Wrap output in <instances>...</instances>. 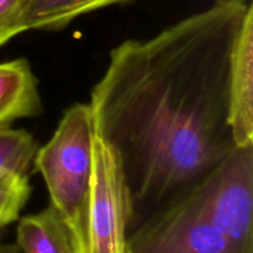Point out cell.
I'll list each match as a JSON object with an SVG mask.
<instances>
[{
  "instance_id": "1",
  "label": "cell",
  "mask_w": 253,
  "mask_h": 253,
  "mask_svg": "<svg viewBox=\"0 0 253 253\" xmlns=\"http://www.w3.org/2000/svg\"><path fill=\"white\" fill-rule=\"evenodd\" d=\"M251 9L247 0H214L109 53L88 104L94 130L121 161L132 205L130 230L236 147L229 124L230 62Z\"/></svg>"
},
{
  "instance_id": "2",
  "label": "cell",
  "mask_w": 253,
  "mask_h": 253,
  "mask_svg": "<svg viewBox=\"0 0 253 253\" xmlns=\"http://www.w3.org/2000/svg\"><path fill=\"white\" fill-rule=\"evenodd\" d=\"M94 124L89 104L64 111L34 165L49 195V205L66 225L73 253H86V215L93 173Z\"/></svg>"
},
{
  "instance_id": "3",
  "label": "cell",
  "mask_w": 253,
  "mask_h": 253,
  "mask_svg": "<svg viewBox=\"0 0 253 253\" xmlns=\"http://www.w3.org/2000/svg\"><path fill=\"white\" fill-rule=\"evenodd\" d=\"M185 192L217 231L253 250V143L235 147Z\"/></svg>"
},
{
  "instance_id": "4",
  "label": "cell",
  "mask_w": 253,
  "mask_h": 253,
  "mask_svg": "<svg viewBox=\"0 0 253 253\" xmlns=\"http://www.w3.org/2000/svg\"><path fill=\"white\" fill-rule=\"evenodd\" d=\"M125 253H253L207 221L185 190L128 231Z\"/></svg>"
},
{
  "instance_id": "5",
  "label": "cell",
  "mask_w": 253,
  "mask_h": 253,
  "mask_svg": "<svg viewBox=\"0 0 253 253\" xmlns=\"http://www.w3.org/2000/svg\"><path fill=\"white\" fill-rule=\"evenodd\" d=\"M131 222L132 205L121 161L115 148L95 132L86 253H125Z\"/></svg>"
},
{
  "instance_id": "6",
  "label": "cell",
  "mask_w": 253,
  "mask_h": 253,
  "mask_svg": "<svg viewBox=\"0 0 253 253\" xmlns=\"http://www.w3.org/2000/svg\"><path fill=\"white\" fill-rule=\"evenodd\" d=\"M229 124L236 147L253 143V9L245 17L232 48Z\"/></svg>"
},
{
  "instance_id": "7",
  "label": "cell",
  "mask_w": 253,
  "mask_h": 253,
  "mask_svg": "<svg viewBox=\"0 0 253 253\" xmlns=\"http://www.w3.org/2000/svg\"><path fill=\"white\" fill-rule=\"evenodd\" d=\"M39 82L26 58L0 63V131L20 119L41 115Z\"/></svg>"
},
{
  "instance_id": "8",
  "label": "cell",
  "mask_w": 253,
  "mask_h": 253,
  "mask_svg": "<svg viewBox=\"0 0 253 253\" xmlns=\"http://www.w3.org/2000/svg\"><path fill=\"white\" fill-rule=\"evenodd\" d=\"M16 245L24 253L73 252L68 230L51 205L37 214L20 219Z\"/></svg>"
},
{
  "instance_id": "9",
  "label": "cell",
  "mask_w": 253,
  "mask_h": 253,
  "mask_svg": "<svg viewBox=\"0 0 253 253\" xmlns=\"http://www.w3.org/2000/svg\"><path fill=\"white\" fill-rule=\"evenodd\" d=\"M130 0H29L21 16L22 32L59 30L82 15Z\"/></svg>"
},
{
  "instance_id": "10",
  "label": "cell",
  "mask_w": 253,
  "mask_h": 253,
  "mask_svg": "<svg viewBox=\"0 0 253 253\" xmlns=\"http://www.w3.org/2000/svg\"><path fill=\"white\" fill-rule=\"evenodd\" d=\"M39 146L34 136L22 128L0 131V178L4 175L29 174Z\"/></svg>"
},
{
  "instance_id": "11",
  "label": "cell",
  "mask_w": 253,
  "mask_h": 253,
  "mask_svg": "<svg viewBox=\"0 0 253 253\" xmlns=\"http://www.w3.org/2000/svg\"><path fill=\"white\" fill-rule=\"evenodd\" d=\"M31 194L29 174H11L0 178V229L16 221Z\"/></svg>"
},
{
  "instance_id": "12",
  "label": "cell",
  "mask_w": 253,
  "mask_h": 253,
  "mask_svg": "<svg viewBox=\"0 0 253 253\" xmlns=\"http://www.w3.org/2000/svg\"><path fill=\"white\" fill-rule=\"evenodd\" d=\"M29 0H0V47L22 34L21 16Z\"/></svg>"
},
{
  "instance_id": "13",
  "label": "cell",
  "mask_w": 253,
  "mask_h": 253,
  "mask_svg": "<svg viewBox=\"0 0 253 253\" xmlns=\"http://www.w3.org/2000/svg\"><path fill=\"white\" fill-rule=\"evenodd\" d=\"M17 245H0V253H20Z\"/></svg>"
},
{
  "instance_id": "14",
  "label": "cell",
  "mask_w": 253,
  "mask_h": 253,
  "mask_svg": "<svg viewBox=\"0 0 253 253\" xmlns=\"http://www.w3.org/2000/svg\"><path fill=\"white\" fill-rule=\"evenodd\" d=\"M71 253H73V252H71Z\"/></svg>"
}]
</instances>
